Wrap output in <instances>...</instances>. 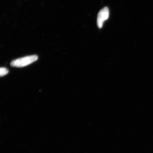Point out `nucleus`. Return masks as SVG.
I'll return each instance as SVG.
<instances>
[{"instance_id": "obj_3", "label": "nucleus", "mask_w": 153, "mask_h": 153, "mask_svg": "<svg viewBox=\"0 0 153 153\" xmlns=\"http://www.w3.org/2000/svg\"><path fill=\"white\" fill-rule=\"evenodd\" d=\"M9 71L7 68L1 67L0 68V76H5L8 73Z\"/></svg>"}, {"instance_id": "obj_1", "label": "nucleus", "mask_w": 153, "mask_h": 153, "mask_svg": "<svg viewBox=\"0 0 153 153\" xmlns=\"http://www.w3.org/2000/svg\"><path fill=\"white\" fill-rule=\"evenodd\" d=\"M38 59L36 55H30L19 58L13 60L11 63V66L16 67H23L34 63Z\"/></svg>"}, {"instance_id": "obj_2", "label": "nucleus", "mask_w": 153, "mask_h": 153, "mask_svg": "<svg viewBox=\"0 0 153 153\" xmlns=\"http://www.w3.org/2000/svg\"><path fill=\"white\" fill-rule=\"evenodd\" d=\"M109 10L107 7H105L99 12L97 18V25L98 28H101L105 21L109 17Z\"/></svg>"}]
</instances>
